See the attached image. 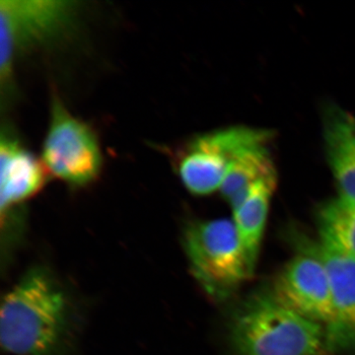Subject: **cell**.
<instances>
[{
    "mask_svg": "<svg viewBox=\"0 0 355 355\" xmlns=\"http://www.w3.org/2000/svg\"><path fill=\"white\" fill-rule=\"evenodd\" d=\"M69 324L64 291L44 268H33L1 305L0 342L14 355H53Z\"/></svg>",
    "mask_w": 355,
    "mask_h": 355,
    "instance_id": "1",
    "label": "cell"
},
{
    "mask_svg": "<svg viewBox=\"0 0 355 355\" xmlns=\"http://www.w3.org/2000/svg\"><path fill=\"white\" fill-rule=\"evenodd\" d=\"M238 355H321L326 330L275 300L272 293L248 299L231 324Z\"/></svg>",
    "mask_w": 355,
    "mask_h": 355,
    "instance_id": "2",
    "label": "cell"
},
{
    "mask_svg": "<svg viewBox=\"0 0 355 355\" xmlns=\"http://www.w3.org/2000/svg\"><path fill=\"white\" fill-rule=\"evenodd\" d=\"M184 247L191 272L211 297H229L252 277L233 220L191 222L184 230Z\"/></svg>",
    "mask_w": 355,
    "mask_h": 355,
    "instance_id": "3",
    "label": "cell"
},
{
    "mask_svg": "<svg viewBox=\"0 0 355 355\" xmlns=\"http://www.w3.org/2000/svg\"><path fill=\"white\" fill-rule=\"evenodd\" d=\"M78 2L65 0L0 1V79L8 83L14 62L23 51L49 43L69 31Z\"/></svg>",
    "mask_w": 355,
    "mask_h": 355,
    "instance_id": "4",
    "label": "cell"
},
{
    "mask_svg": "<svg viewBox=\"0 0 355 355\" xmlns=\"http://www.w3.org/2000/svg\"><path fill=\"white\" fill-rule=\"evenodd\" d=\"M42 160L49 174L72 188L93 183L103 165L99 141L92 128L53 97Z\"/></svg>",
    "mask_w": 355,
    "mask_h": 355,
    "instance_id": "5",
    "label": "cell"
},
{
    "mask_svg": "<svg viewBox=\"0 0 355 355\" xmlns=\"http://www.w3.org/2000/svg\"><path fill=\"white\" fill-rule=\"evenodd\" d=\"M270 132L248 127H233L198 135L178 158L177 172L184 188L195 196L220 190L229 166L242 151L268 144Z\"/></svg>",
    "mask_w": 355,
    "mask_h": 355,
    "instance_id": "6",
    "label": "cell"
},
{
    "mask_svg": "<svg viewBox=\"0 0 355 355\" xmlns=\"http://www.w3.org/2000/svg\"><path fill=\"white\" fill-rule=\"evenodd\" d=\"M273 298L300 316L328 329L334 321L333 292L324 261L313 248L298 254L277 275Z\"/></svg>",
    "mask_w": 355,
    "mask_h": 355,
    "instance_id": "7",
    "label": "cell"
},
{
    "mask_svg": "<svg viewBox=\"0 0 355 355\" xmlns=\"http://www.w3.org/2000/svg\"><path fill=\"white\" fill-rule=\"evenodd\" d=\"M330 277L335 317L326 329L327 347L355 352V260L319 241L313 247Z\"/></svg>",
    "mask_w": 355,
    "mask_h": 355,
    "instance_id": "8",
    "label": "cell"
},
{
    "mask_svg": "<svg viewBox=\"0 0 355 355\" xmlns=\"http://www.w3.org/2000/svg\"><path fill=\"white\" fill-rule=\"evenodd\" d=\"M44 164L21 144L15 135L2 132L0 139V209L1 219L34 197L46 182Z\"/></svg>",
    "mask_w": 355,
    "mask_h": 355,
    "instance_id": "9",
    "label": "cell"
},
{
    "mask_svg": "<svg viewBox=\"0 0 355 355\" xmlns=\"http://www.w3.org/2000/svg\"><path fill=\"white\" fill-rule=\"evenodd\" d=\"M327 157L338 197L355 202V116L340 108L327 112L324 123Z\"/></svg>",
    "mask_w": 355,
    "mask_h": 355,
    "instance_id": "10",
    "label": "cell"
},
{
    "mask_svg": "<svg viewBox=\"0 0 355 355\" xmlns=\"http://www.w3.org/2000/svg\"><path fill=\"white\" fill-rule=\"evenodd\" d=\"M277 184V175L261 180L252 187L244 202L233 210L232 220L237 229L252 275L258 261L270 200Z\"/></svg>",
    "mask_w": 355,
    "mask_h": 355,
    "instance_id": "11",
    "label": "cell"
},
{
    "mask_svg": "<svg viewBox=\"0 0 355 355\" xmlns=\"http://www.w3.org/2000/svg\"><path fill=\"white\" fill-rule=\"evenodd\" d=\"M277 175L266 144L242 151L229 166L220 187L223 198L234 210L239 207L254 184Z\"/></svg>",
    "mask_w": 355,
    "mask_h": 355,
    "instance_id": "12",
    "label": "cell"
},
{
    "mask_svg": "<svg viewBox=\"0 0 355 355\" xmlns=\"http://www.w3.org/2000/svg\"><path fill=\"white\" fill-rule=\"evenodd\" d=\"M320 242L355 260V202L338 197L317 214Z\"/></svg>",
    "mask_w": 355,
    "mask_h": 355,
    "instance_id": "13",
    "label": "cell"
}]
</instances>
